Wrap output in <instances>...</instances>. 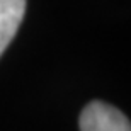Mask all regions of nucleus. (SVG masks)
<instances>
[{"mask_svg":"<svg viewBox=\"0 0 131 131\" xmlns=\"http://www.w3.org/2000/svg\"><path fill=\"white\" fill-rule=\"evenodd\" d=\"M80 131H131L129 119L114 106L92 101L80 114Z\"/></svg>","mask_w":131,"mask_h":131,"instance_id":"nucleus-1","label":"nucleus"},{"mask_svg":"<svg viewBox=\"0 0 131 131\" xmlns=\"http://www.w3.org/2000/svg\"><path fill=\"white\" fill-rule=\"evenodd\" d=\"M24 14L26 0H0V56L15 38Z\"/></svg>","mask_w":131,"mask_h":131,"instance_id":"nucleus-2","label":"nucleus"}]
</instances>
